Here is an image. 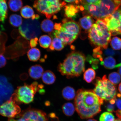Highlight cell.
I'll return each instance as SVG.
<instances>
[{
    "label": "cell",
    "mask_w": 121,
    "mask_h": 121,
    "mask_svg": "<svg viewBox=\"0 0 121 121\" xmlns=\"http://www.w3.org/2000/svg\"><path fill=\"white\" fill-rule=\"evenodd\" d=\"M109 81L112 84L116 86L120 82L121 78L120 75L116 72H113L110 73L108 76Z\"/></svg>",
    "instance_id": "30"
},
{
    "label": "cell",
    "mask_w": 121,
    "mask_h": 121,
    "mask_svg": "<svg viewBox=\"0 0 121 121\" xmlns=\"http://www.w3.org/2000/svg\"><path fill=\"white\" fill-rule=\"evenodd\" d=\"M66 2L69 3H72L76 4H79L82 3V0H64Z\"/></svg>",
    "instance_id": "42"
},
{
    "label": "cell",
    "mask_w": 121,
    "mask_h": 121,
    "mask_svg": "<svg viewBox=\"0 0 121 121\" xmlns=\"http://www.w3.org/2000/svg\"><path fill=\"white\" fill-rule=\"evenodd\" d=\"M112 34L102 20L98 19L89 31L88 37L91 43L97 47L107 49L111 40Z\"/></svg>",
    "instance_id": "4"
},
{
    "label": "cell",
    "mask_w": 121,
    "mask_h": 121,
    "mask_svg": "<svg viewBox=\"0 0 121 121\" xmlns=\"http://www.w3.org/2000/svg\"><path fill=\"white\" fill-rule=\"evenodd\" d=\"M106 109L109 112H114L116 111L115 104H113L109 102L105 105Z\"/></svg>",
    "instance_id": "36"
},
{
    "label": "cell",
    "mask_w": 121,
    "mask_h": 121,
    "mask_svg": "<svg viewBox=\"0 0 121 121\" xmlns=\"http://www.w3.org/2000/svg\"><path fill=\"white\" fill-rule=\"evenodd\" d=\"M21 111L20 107L11 98L0 106V114L9 118L17 117Z\"/></svg>",
    "instance_id": "9"
},
{
    "label": "cell",
    "mask_w": 121,
    "mask_h": 121,
    "mask_svg": "<svg viewBox=\"0 0 121 121\" xmlns=\"http://www.w3.org/2000/svg\"><path fill=\"white\" fill-rule=\"evenodd\" d=\"M99 0H82V3L83 5L85 4H94L97 3Z\"/></svg>",
    "instance_id": "39"
},
{
    "label": "cell",
    "mask_w": 121,
    "mask_h": 121,
    "mask_svg": "<svg viewBox=\"0 0 121 121\" xmlns=\"http://www.w3.org/2000/svg\"><path fill=\"white\" fill-rule=\"evenodd\" d=\"M118 90L121 94V82L119 84L118 87Z\"/></svg>",
    "instance_id": "46"
},
{
    "label": "cell",
    "mask_w": 121,
    "mask_h": 121,
    "mask_svg": "<svg viewBox=\"0 0 121 121\" xmlns=\"http://www.w3.org/2000/svg\"><path fill=\"white\" fill-rule=\"evenodd\" d=\"M42 77L43 82L46 84H52L56 81V77L55 74L50 70L45 71L43 73Z\"/></svg>",
    "instance_id": "18"
},
{
    "label": "cell",
    "mask_w": 121,
    "mask_h": 121,
    "mask_svg": "<svg viewBox=\"0 0 121 121\" xmlns=\"http://www.w3.org/2000/svg\"><path fill=\"white\" fill-rule=\"evenodd\" d=\"M110 45L113 49L118 50L121 49V39L117 37H113L110 42Z\"/></svg>",
    "instance_id": "31"
},
{
    "label": "cell",
    "mask_w": 121,
    "mask_h": 121,
    "mask_svg": "<svg viewBox=\"0 0 121 121\" xmlns=\"http://www.w3.org/2000/svg\"><path fill=\"white\" fill-rule=\"evenodd\" d=\"M121 5V0H99L97 3L83 5L85 10L92 17L103 20L109 16Z\"/></svg>",
    "instance_id": "3"
},
{
    "label": "cell",
    "mask_w": 121,
    "mask_h": 121,
    "mask_svg": "<svg viewBox=\"0 0 121 121\" xmlns=\"http://www.w3.org/2000/svg\"><path fill=\"white\" fill-rule=\"evenodd\" d=\"M8 4L12 11L17 12L22 9L23 3L22 0H9Z\"/></svg>",
    "instance_id": "26"
},
{
    "label": "cell",
    "mask_w": 121,
    "mask_h": 121,
    "mask_svg": "<svg viewBox=\"0 0 121 121\" xmlns=\"http://www.w3.org/2000/svg\"><path fill=\"white\" fill-rule=\"evenodd\" d=\"M94 83L93 91L100 99L108 101L116 99L117 94L115 86L109 81L106 75H104L102 78L97 77Z\"/></svg>",
    "instance_id": "5"
},
{
    "label": "cell",
    "mask_w": 121,
    "mask_h": 121,
    "mask_svg": "<svg viewBox=\"0 0 121 121\" xmlns=\"http://www.w3.org/2000/svg\"><path fill=\"white\" fill-rule=\"evenodd\" d=\"M54 37L59 38L65 45H69L73 43L77 37L66 34L60 30H55L53 33Z\"/></svg>",
    "instance_id": "13"
},
{
    "label": "cell",
    "mask_w": 121,
    "mask_h": 121,
    "mask_svg": "<svg viewBox=\"0 0 121 121\" xmlns=\"http://www.w3.org/2000/svg\"><path fill=\"white\" fill-rule=\"evenodd\" d=\"M27 56L30 61H37L40 58L41 52L40 50L37 48H32L27 52Z\"/></svg>",
    "instance_id": "22"
},
{
    "label": "cell",
    "mask_w": 121,
    "mask_h": 121,
    "mask_svg": "<svg viewBox=\"0 0 121 121\" xmlns=\"http://www.w3.org/2000/svg\"><path fill=\"white\" fill-rule=\"evenodd\" d=\"M115 105L117 110L121 111V94H117L116 99Z\"/></svg>",
    "instance_id": "37"
},
{
    "label": "cell",
    "mask_w": 121,
    "mask_h": 121,
    "mask_svg": "<svg viewBox=\"0 0 121 121\" xmlns=\"http://www.w3.org/2000/svg\"><path fill=\"white\" fill-rule=\"evenodd\" d=\"M38 86L36 82L30 85L25 84L17 87L11 98L17 104H29L33 102L34 95L39 91Z\"/></svg>",
    "instance_id": "6"
},
{
    "label": "cell",
    "mask_w": 121,
    "mask_h": 121,
    "mask_svg": "<svg viewBox=\"0 0 121 121\" xmlns=\"http://www.w3.org/2000/svg\"><path fill=\"white\" fill-rule=\"evenodd\" d=\"M87 121H98L97 120H96V119H88Z\"/></svg>",
    "instance_id": "47"
},
{
    "label": "cell",
    "mask_w": 121,
    "mask_h": 121,
    "mask_svg": "<svg viewBox=\"0 0 121 121\" xmlns=\"http://www.w3.org/2000/svg\"><path fill=\"white\" fill-rule=\"evenodd\" d=\"M62 95L65 99L68 100H71L75 97V91L73 88L68 86L63 89Z\"/></svg>",
    "instance_id": "20"
},
{
    "label": "cell",
    "mask_w": 121,
    "mask_h": 121,
    "mask_svg": "<svg viewBox=\"0 0 121 121\" xmlns=\"http://www.w3.org/2000/svg\"><path fill=\"white\" fill-rule=\"evenodd\" d=\"M43 72V68L39 65H36L31 66L28 71L30 76L35 80L41 78Z\"/></svg>",
    "instance_id": "15"
},
{
    "label": "cell",
    "mask_w": 121,
    "mask_h": 121,
    "mask_svg": "<svg viewBox=\"0 0 121 121\" xmlns=\"http://www.w3.org/2000/svg\"><path fill=\"white\" fill-rule=\"evenodd\" d=\"M1 34V32L0 30V35Z\"/></svg>",
    "instance_id": "49"
},
{
    "label": "cell",
    "mask_w": 121,
    "mask_h": 121,
    "mask_svg": "<svg viewBox=\"0 0 121 121\" xmlns=\"http://www.w3.org/2000/svg\"><path fill=\"white\" fill-rule=\"evenodd\" d=\"M7 0H0V22L4 23L8 14Z\"/></svg>",
    "instance_id": "19"
},
{
    "label": "cell",
    "mask_w": 121,
    "mask_h": 121,
    "mask_svg": "<svg viewBox=\"0 0 121 121\" xmlns=\"http://www.w3.org/2000/svg\"><path fill=\"white\" fill-rule=\"evenodd\" d=\"M21 14L23 17L27 19L31 18L32 20H38L40 17L39 15L35 14L32 8L28 5L22 8L21 10Z\"/></svg>",
    "instance_id": "14"
},
{
    "label": "cell",
    "mask_w": 121,
    "mask_h": 121,
    "mask_svg": "<svg viewBox=\"0 0 121 121\" xmlns=\"http://www.w3.org/2000/svg\"><path fill=\"white\" fill-rule=\"evenodd\" d=\"M112 15L118 20L120 23V27L116 33V35H121V5L119 8Z\"/></svg>",
    "instance_id": "33"
},
{
    "label": "cell",
    "mask_w": 121,
    "mask_h": 121,
    "mask_svg": "<svg viewBox=\"0 0 121 121\" xmlns=\"http://www.w3.org/2000/svg\"><path fill=\"white\" fill-rule=\"evenodd\" d=\"M115 117L111 113L106 112L103 113L99 117V121H115Z\"/></svg>",
    "instance_id": "32"
},
{
    "label": "cell",
    "mask_w": 121,
    "mask_h": 121,
    "mask_svg": "<svg viewBox=\"0 0 121 121\" xmlns=\"http://www.w3.org/2000/svg\"><path fill=\"white\" fill-rule=\"evenodd\" d=\"M38 40L37 38L32 39L30 41V47L32 48L35 47L38 44Z\"/></svg>",
    "instance_id": "41"
},
{
    "label": "cell",
    "mask_w": 121,
    "mask_h": 121,
    "mask_svg": "<svg viewBox=\"0 0 121 121\" xmlns=\"http://www.w3.org/2000/svg\"><path fill=\"white\" fill-rule=\"evenodd\" d=\"M115 121H121V119H116Z\"/></svg>",
    "instance_id": "48"
},
{
    "label": "cell",
    "mask_w": 121,
    "mask_h": 121,
    "mask_svg": "<svg viewBox=\"0 0 121 121\" xmlns=\"http://www.w3.org/2000/svg\"><path fill=\"white\" fill-rule=\"evenodd\" d=\"M55 30H60L66 34L78 37L80 31L79 25L77 22L72 20H68L65 19L63 23L55 24L54 26Z\"/></svg>",
    "instance_id": "11"
},
{
    "label": "cell",
    "mask_w": 121,
    "mask_h": 121,
    "mask_svg": "<svg viewBox=\"0 0 121 121\" xmlns=\"http://www.w3.org/2000/svg\"><path fill=\"white\" fill-rule=\"evenodd\" d=\"M80 10V6L69 4L65 6V13L68 18L74 19L76 17L77 14Z\"/></svg>",
    "instance_id": "16"
},
{
    "label": "cell",
    "mask_w": 121,
    "mask_h": 121,
    "mask_svg": "<svg viewBox=\"0 0 121 121\" xmlns=\"http://www.w3.org/2000/svg\"><path fill=\"white\" fill-rule=\"evenodd\" d=\"M66 4L61 0H36L33 6L39 13L49 19Z\"/></svg>",
    "instance_id": "7"
},
{
    "label": "cell",
    "mask_w": 121,
    "mask_h": 121,
    "mask_svg": "<svg viewBox=\"0 0 121 121\" xmlns=\"http://www.w3.org/2000/svg\"><path fill=\"white\" fill-rule=\"evenodd\" d=\"M86 60L82 53L73 51L68 54L63 63L58 65V70L68 78L78 77L85 70Z\"/></svg>",
    "instance_id": "2"
},
{
    "label": "cell",
    "mask_w": 121,
    "mask_h": 121,
    "mask_svg": "<svg viewBox=\"0 0 121 121\" xmlns=\"http://www.w3.org/2000/svg\"><path fill=\"white\" fill-rule=\"evenodd\" d=\"M9 22L13 27H20L22 23V17L17 14H12L10 15L9 18Z\"/></svg>",
    "instance_id": "27"
},
{
    "label": "cell",
    "mask_w": 121,
    "mask_h": 121,
    "mask_svg": "<svg viewBox=\"0 0 121 121\" xmlns=\"http://www.w3.org/2000/svg\"><path fill=\"white\" fill-rule=\"evenodd\" d=\"M20 34L23 37L28 40L37 38L41 33L40 25L37 20H25L19 27Z\"/></svg>",
    "instance_id": "8"
},
{
    "label": "cell",
    "mask_w": 121,
    "mask_h": 121,
    "mask_svg": "<svg viewBox=\"0 0 121 121\" xmlns=\"http://www.w3.org/2000/svg\"><path fill=\"white\" fill-rule=\"evenodd\" d=\"M7 63V60L5 57L2 54H0V68L5 66Z\"/></svg>",
    "instance_id": "38"
},
{
    "label": "cell",
    "mask_w": 121,
    "mask_h": 121,
    "mask_svg": "<svg viewBox=\"0 0 121 121\" xmlns=\"http://www.w3.org/2000/svg\"><path fill=\"white\" fill-rule=\"evenodd\" d=\"M102 48L97 47L93 50V57L94 58L98 59L99 60L102 62L103 60L102 56L103 52L101 50Z\"/></svg>",
    "instance_id": "34"
},
{
    "label": "cell",
    "mask_w": 121,
    "mask_h": 121,
    "mask_svg": "<svg viewBox=\"0 0 121 121\" xmlns=\"http://www.w3.org/2000/svg\"><path fill=\"white\" fill-rule=\"evenodd\" d=\"M100 64L104 67L108 69H112L115 68L116 61L115 59L112 57L108 56L106 57Z\"/></svg>",
    "instance_id": "23"
},
{
    "label": "cell",
    "mask_w": 121,
    "mask_h": 121,
    "mask_svg": "<svg viewBox=\"0 0 121 121\" xmlns=\"http://www.w3.org/2000/svg\"><path fill=\"white\" fill-rule=\"evenodd\" d=\"M118 68V72L119 74L121 75V63L116 65L115 68Z\"/></svg>",
    "instance_id": "44"
},
{
    "label": "cell",
    "mask_w": 121,
    "mask_h": 121,
    "mask_svg": "<svg viewBox=\"0 0 121 121\" xmlns=\"http://www.w3.org/2000/svg\"><path fill=\"white\" fill-rule=\"evenodd\" d=\"M96 72L92 68H89L86 70L83 75V78L86 82L90 83L95 79Z\"/></svg>",
    "instance_id": "29"
},
{
    "label": "cell",
    "mask_w": 121,
    "mask_h": 121,
    "mask_svg": "<svg viewBox=\"0 0 121 121\" xmlns=\"http://www.w3.org/2000/svg\"><path fill=\"white\" fill-rule=\"evenodd\" d=\"M116 116L119 118V119H121V111L118 110H116L115 112Z\"/></svg>",
    "instance_id": "45"
},
{
    "label": "cell",
    "mask_w": 121,
    "mask_h": 121,
    "mask_svg": "<svg viewBox=\"0 0 121 121\" xmlns=\"http://www.w3.org/2000/svg\"><path fill=\"white\" fill-rule=\"evenodd\" d=\"M104 54L105 55L109 56H113L115 55L116 53L113 50L110 49H107L104 51Z\"/></svg>",
    "instance_id": "40"
},
{
    "label": "cell",
    "mask_w": 121,
    "mask_h": 121,
    "mask_svg": "<svg viewBox=\"0 0 121 121\" xmlns=\"http://www.w3.org/2000/svg\"><path fill=\"white\" fill-rule=\"evenodd\" d=\"M86 59L90 63V64H91L92 67H93V69H98V64L99 63V59L93 58L90 55L88 56Z\"/></svg>",
    "instance_id": "35"
},
{
    "label": "cell",
    "mask_w": 121,
    "mask_h": 121,
    "mask_svg": "<svg viewBox=\"0 0 121 121\" xmlns=\"http://www.w3.org/2000/svg\"><path fill=\"white\" fill-rule=\"evenodd\" d=\"M14 89L11 83L5 77L0 75V106L9 100L14 93Z\"/></svg>",
    "instance_id": "10"
},
{
    "label": "cell",
    "mask_w": 121,
    "mask_h": 121,
    "mask_svg": "<svg viewBox=\"0 0 121 121\" xmlns=\"http://www.w3.org/2000/svg\"><path fill=\"white\" fill-rule=\"evenodd\" d=\"M62 109L64 114L68 117L73 115L75 112V105L70 102H68L63 104Z\"/></svg>",
    "instance_id": "25"
},
{
    "label": "cell",
    "mask_w": 121,
    "mask_h": 121,
    "mask_svg": "<svg viewBox=\"0 0 121 121\" xmlns=\"http://www.w3.org/2000/svg\"><path fill=\"white\" fill-rule=\"evenodd\" d=\"M104 101L93 90L80 89L75 98V110L81 119L91 118L100 112Z\"/></svg>",
    "instance_id": "1"
},
{
    "label": "cell",
    "mask_w": 121,
    "mask_h": 121,
    "mask_svg": "<svg viewBox=\"0 0 121 121\" xmlns=\"http://www.w3.org/2000/svg\"><path fill=\"white\" fill-rule=\"evenodd\" d=\"M79 24L82 28L85 30H90L94 24V21L91 16H86L79 20Z\"/></svg>",
    "instance_id": "17"
},
{
    "label": "cell",
    "mask_w": 121,
    "mask_h": 121,
    "mask_svg": "<svg viewBox=\"0 0 121 121\" xmlns=\"http://www.w3.org/2000/svg\"><path fill=\"white\" fill-rule=\"evenodd\" d=\"M52 40L49 36L42 35L39 38V42L40 46L45 49L49 47L52 43Z\"/></svg>",
    "instance_id": "28"
},
{
    "label": "cell",
    "mask_w": 121,
    "mask_h": 121,
    "mask_svg": "<svg viewBox=\"0 0 121 121\" xmlns=\"http://www.w3.org/2000/svg\"><path fill=\"white\" fill-rule=\"evenodd\" d=\"M65 45L60 39L58 38L54 37L52 41V43L49 47V49L51 51L55 50L57 51H60L64 48Z\"/></svg>",
    "instance_id": "21"
},
{
    "label": "cell",
    "mask_w": 121,
    "mask_h": 121,
    "mask_svg": "<svg viewBox=\"0 0 121 121\" xmlns=\"http://www.w3.org/2000/svg\"><path fill=\"white\" fill-rule=\"evenodd\" d=\"M8 121H26L25 119L22 117H20V118L17 119H15L13 118H10L8 119Z\"/></svg>",
    "instance_id": "43"
},
{
    "label": "cell",
    "mask_w": 121,
    "mask_h": 121,
    "mask_svg": "<svg viewBox=\"0 0 121 121\" xmlns=\"http://www.w3.org/2000/svg\"><path fill=\"white\" fill-rule=\"evenodd\" d=\"M54 26L53 22L50 20L48 19L42 21L40 26L41 29L44 32L50 33L53 30Z\"/></svg>",
    "instance_id": "24"
},
{
    "label": "cell",
    "mask_w": 121,
    "mask_h": 121,
    "mask_svg": "<svg viewBox=\"0 0 121 121\" xmlns=\"http://www.w3.org/2000/svg\"><path fill=\"white\" fill-rule=\"evenodd\" d=\"M26 121H48L46 113L41 110L28 108L23 111L19 115Z\"/></svg>",
    "instance_id": "12"
}]
</instances>
